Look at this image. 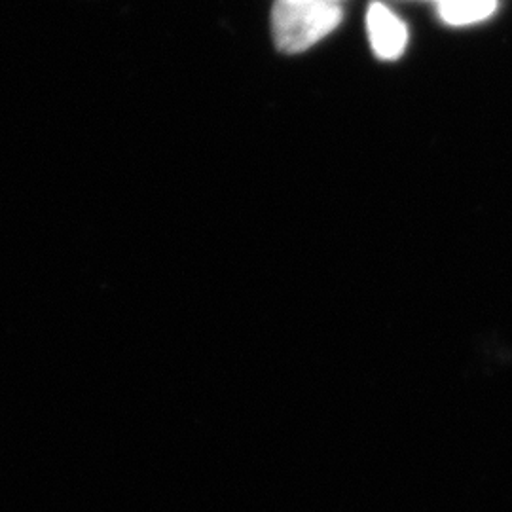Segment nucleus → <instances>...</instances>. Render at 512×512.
Wrapping results in <instances>:
<instances>
[{"instance_id": "f257e3e1", "label": "nucleus", "mask_w": 512, "mask_h": 512, "mask_svg": "<svg viewBox=\"0 0 512 512\" xmlns=\"http://www.w3.org/2000/svg\"><path fill=\"white\" fill-rule=\"evenodd\" d=\"M342 16L336 0H277L272 8L274 44L283 54H302L329 37Z\"/></svg>"}, {"instance_id": "f03ea898", "label": "nucleus", "mask_w": 512, "mask_h": 512, "mask_svg": "<svg viewBox=\"0 0 512 512\" xmlns=\"http://www.w3.org/2000/svg\"><path fill=\"white\" fill-rule=\"evenodd\" d=\"M366 31L374 54L385 61L399 59L408 44V29L403 19L382 2H372L366 12Z\"/></svg>"}, {"instance_id": "7ed1b4c3", "label": "nucleus", "mask_w": 512, "mask_h": 512, "mask_svg": "<svg viewBox=\"0 0 512 512\" xmlns=\"http://www.w3.org/2000/svg\"><path fill=\"white\" fill-rule=\"evenodd\" d=\"M497 0H440L437 12L442 23L450 27H467L492 18Z\"/></svg>"}, {"instance_id": "20e7f679", "label": "nucleus", "mask_w": 512, "mask_h": 512, "mask_svg": "<svg viewBox=\"0 0 512 512\" xmlns=\"http://www.w3.org/2000/svg\"><path fill=\"white\" fill-rule=\"evenodd\" d=\"M435 2H437V4H439L440 0H435Z\"/></svg>"}, {"instance_id": "39448f33", "label": "nucleus", "mask_w": 512, "mask_h": 512, "mask_svg": "<svg viewBox=\"0 0 512 512\" xmlns=\"http://www.w3.org/2000/svg\"><path fill=\"white\" fill-rule=\"evenodd\" d=\"M336 2H340V0H336Z\"/></svg>"}]
</instances>
